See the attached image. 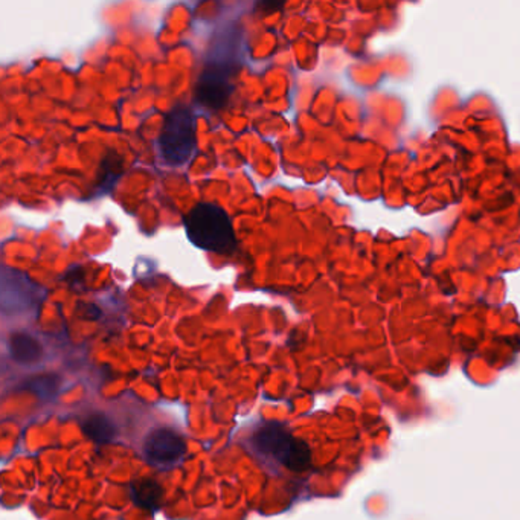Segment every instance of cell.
<instances>
[{
	"instance_id": "1",
	"label": "cell",
	"mask_w": 520,
	"mask_h": 520,
	"mask_svg": "<svg viewBox=\"0 0 520 520\" xmlns=\"http://www.w3.org/2000/svg\"><path fill=\"white\" fill-rule=\"evenodd\" d=\"M186 237L196 248L208 252L232 253L237 240L231 218L214 203H199L185 217Z\"/></svg>"
},
{
	"instance_id": "9",
	"label": "cell",
	"mask_w": 520,
	"mask_h": 520,
	"mask_svg": "<svg viewBox=\"0 0 520 520\" xmlns=\"http://www.w3.org/2000/svg\"><path fill=\"white\" fill-rule=\"evenodd\" d=\"M60 377L54 374H45V376H37L32 380L28 381V389L34 392L37 396L49 398V396L57 391Z\"/></svg>"
},
{
	"instance_id": "2",
	"label": "cell",
	"mask_w": 520,
	"mask_h": 520,
	"mask_svg": "<svg viewBox=\"0 0 520 520\" xmlns=\"http://www.w3.org/2000/svg\"><path fill=\"white\" fill-rule=\"evenodd\" d=\"M253 443L261 454L272 456L294 472H304L311 463L309 444L294 437L279 422H268L258 429Z\"/></svg>"
},
{
	"instance_id": "6",
	"label": "cell",
	"mask_w": 520,
	"mask_h": 520,
	"mask_svg": "<svg viewBox=\"0 0 520 520\" xmlns=\"http://www.w3.org/2000/svg\"><path fill=\"white\" fill-rule=\"evenodd\" d=\"M10 351L13 359L21 365H36L43 357L42 344L28 333H14L11 336Z\"/></svg>"
},
{
	"instance_id": "3",
	"label": "cell",
	"mask_w": 520,
	"mask_h": 520,
	"mask_svg": "<svg viewBox=\"0 0 520 520\" xmlns=\"http://www.w3.org/2000/svg\"><path fill=\"white\" fill-rule=\"evenodd\" d=\"M196 123L186 107H175L166 118L159 136L160 158L166 166H185L196 149Z\"/></svg>"
},
{
	"instance_id": "5",
	"label": "cell",
	"mask_w": 520,
	"mask_h": 520,
	"mask_svg": "<svg viewBox=\"0 0 520 520\" xmlns=\"http://www.w3.org/2000/svg\"><path fill=\"white\" fill-rule=\"evenodd\" d=\"M185 452V439L173 429H155L145 438L144 454L151 463L170 465L182 459Z\"/></svg>"
},
{
	"instance_id": "4",
	"label": "cell",
	"mask_w": 520,
	"mask_h": 520,
	"mask_svg": "<svg viewBox=\"0 0 520 520\" xmlns=\"http://www.w3.org/2000/svg\"><path fill=\"white\" fill-rule=\"evenodd\" d=\"M232 69L226 64H209L197 81L196 98L203 107L220 110L232 93Z\"/></svg>"
},
{
	"instance_id": "8",
	"label": "cell",
	"mask_w": 520,
	"mask_h": 520,
	"mask_svg": "<svg viewBox=\"0 0 520 520\" xmlns=\"http://www.w3.org/2000/svg\"><path fill=\"white\" fill-rule=\"evenodd\" d=\"M164 499V491L155 481H141L133 484V500L136 505L149 511H158Z\"/></svg>"
},
{
	"instance_id": "7",
	"label": "cell",
	"mask_w": 520,
	"mask_h": 520,
	"mask_svg": "<svg viewBox=\"0 0 520 520\" xmlns=\"http://www.w3.org/2000/svg\"><path fill=\"white\" fill-rule=\"evenodd\" d=\"M83 430L92 441L98 444H107L114 441L118 435V428L107 415L104 413H93L86 418Z\"/></svg>"
}]
</instances>
